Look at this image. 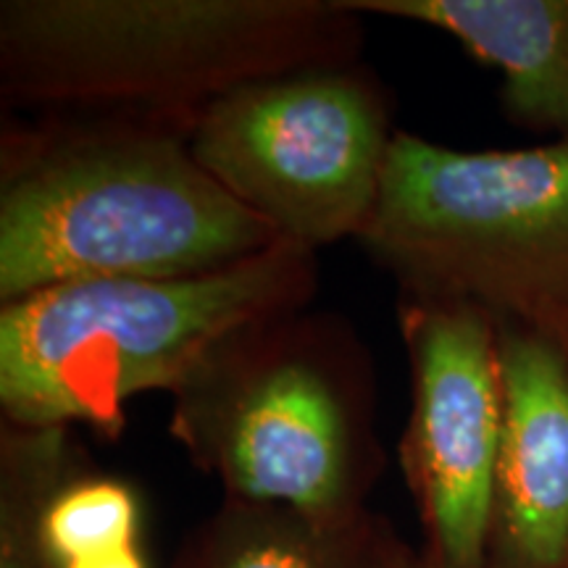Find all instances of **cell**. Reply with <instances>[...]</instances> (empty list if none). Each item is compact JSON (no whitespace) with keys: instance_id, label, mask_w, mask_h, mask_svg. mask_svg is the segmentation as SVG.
Returning a JSON list of instances; mask_svg holds the SVG:
<instances>
[{"instance_id":"1","label":"cell","mask_w":568,"mask_h":568,"mask_svg":"<svg viewBox=\"0 0 568 568\" xmlns=\"http://www.w3.org/2000/svg\"><path fill=\"white\" fill-rule=\"evenodd\" d=\"M339 0H3L0 101L193 130L245 84L355 67Z\"/></svg>"},{"instance_id":"2","label":"cell","mask_w":568,"mask_h":568,"mask_svg":"<svg viewBox=\"0 0 568 568\" xmlns=\"http://www.w3.org/2000/svg\"><path fill=\"white\" fill-rule=\"evenodd\" d=\"M276 245L174 126L95 116L3 140L0 305L67 282L216 272Z\"/></svg>"},{"instance_id":"3","label":"cell","mask_w":568,"mask_h":568,"mask_svg":"<svg viewBox=\"0 0 568 568\" xmlns=\"http://www.w3.org/2000/svg\"><path fill=\"white\" fill-rule=\"evenodd\" d=\"M169 435L226 500L329 521L366 514L385 466L372 355L308 305L213 345L172 393Z\"/></svg>"},{"instance_id":"4","label":"cell","mask_w":568,"mask_h":568,"mask_svg":"<svg viewBox=\"0 0 568 568\" xmlns=\"http://www.w3.org/2000/svg\"><path fill=\"white\" fill-rule=\"evenodd\" d=\"M316 290V253L282 243L216 272L67 282L3 303V422L84 424L119 439L132 397L172 395L226 335L305 308Z\"/></svg>"},{"instance_id":"5","label":"cell","mask_w":568,"mask_h":568,"mask_svg":"<svg viewBox=\"0 0 568 568\" xmlns=\"http://www.w3.org/2000/svg\"><path fill=\"white\" fill-rule=\"evenodd\" d=\"M358 243L400 297L477 305L564 339L568 140L456 151L395 132Z\"/></svg>"},{"instance_id":"6","label":"cell","mask_w":568,"mask_h":568,"mask_svg":"<svg viewBox=\"0 0 568 568\" xmlns=\"http://www.w3.org/2000/svg\"><path fill=\"white\" fill-rule=\"evenodd\" d=\"M387 98L355 67L303 69L232 90L193 130L195 161L282 243L358 240L393 145Z\"/></svg>"},{"instance_id":"7","label":"cell","mask_w":568,"mask_h":568,"mask_svg":"<svg viewBox=\"0 0 568 568\" xmlns=\"http://www.w3.org/2000/svg\"><path fill=\"white\" fill-rule=\"evenodd\" d=\"M410 368L403 479L435 568H485L503 435L497 322L468 303L397 301Z\"/></svg>"},{"instance_id":"8","label":"cell","mask_w":568,"mask_h":568,"mask_svg":"<svg viewBox=\"0 0 568 568\" xmlns=\"http://www.w3.org/2000/svg\"><path fill=\"white\" fill-rule=\"evenodd\" d=\"M495 322L503 435L485 568H568V345Z\"/></svg>"},{"instance_id":"9","label":"cell","mask_w":568,"mask_h":568,"mask_svg":"<svg viewBox=\"0 0 568 568\" xmlns=\"http://www.w3.org/2000/svg\"><path fill=\"white\" fill-rule=\"evenodd\" d=\"M450 34L503 74L500 103L524 130L568 140V0H339Z\"/></svg>"},{"instance_id":"10","label":"cell","mask_w":568,"mask_h":568,"mask_svg":"<svg viewBox=\"0 0 568 568\" xmlns=\"http://www.w3.org/2000/svg\"><path fill=\"white\" fill-rule=\"evenodd\" d=\"M408 550L374 510L329 521L224 497L184 539L172 568H395Z\"/></svg>"},{"instance_id":"11","label":"cell","mask_w":568,"mask_h":568,"mask_svg":"<svg viewBox=\"0 0 568 568\" xmlns=\"http://www.w3.org/2000/svg\"><path fill=\"white\" fill-rule=\"evenodd\" d=\"M82 466L71 426L0 432V568H55L42 548L40 516L61 481Z\"/></svg>"},{"instance_id":"12","label":"cell","mask_w":568,"mask_h":568,"mask_svg":"<svg viewBox=\"0 0 568 568\" xmlns=\"http://www.w3.org/2000/svg\"><path fill=\"white\" fill-rule=\"evenodd\" d=\"M42 548L55 568L142 545V500L130 481L77 466L40 516Z\"/></svg>"},{"instance_id":"13","label":"cell","mask_w":568,"mask_h":568,"mask_svg":"<svg viewBox=\"0 0 568 568\" xmlns=\"http://www.w3.org/2000/svg\"><path fill=\"white\" fill-rule=\"evenodd\" d=\"M63 568H151V564H148V556L145 550H142V545H134V548L109 552V556H101V558L80 560V564H69Z\"/></svg>"},{"instance_id":"14","label":"cell","mask_w":568,"mask_h":568,"mask_svg":"<svg viewBox=\"0 0 568 568\" xmlns=\"http://www.w3.org/2000/svg\"><path fill=\"white\" fill-rule=\"evenodd\" d=\"M395 568H435V566L424 558V552H416L414 548H410L406 556L397 560Z\"/></svg>"},{"instance_id":"15","label":"cell","mask_w":568,"mask_h":568,"mask_svg":"<svg viewBox=\"0 0 568 568\" xmlns=\"http://www.w3.org/2000/svg\"><path fill=\"white\" fill-rule=\"evenodd\" d=\"M564 343H566V345H568V329H566V332H564Z\"/></svg>"}]
</instances>
